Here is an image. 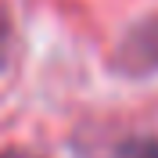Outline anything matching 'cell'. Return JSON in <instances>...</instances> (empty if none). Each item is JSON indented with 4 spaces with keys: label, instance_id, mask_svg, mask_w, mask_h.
Masks as SVG:
<instances>
[{
    "label": "cell",
    "instance_id": "4",
    "mask_svg": "<svg viewBox=\"0 0 158 158\" xmlns=\"http://www.w3.org/2000/svg\"><path fill=\"white\" fill-rule=\"evenodd\" d=\"M0 158H32V155H25V151H7V155H0Z\"/></svg>",
    "mask_w": 158,
    "mask_h": 158
},
{
    "label": "cell",
    "instance_id": "2",
    "mask_svg": "<svg viewBox=\"0 0 158 158\" xmlns=\"http://www.w3.org/2000/svg\"><path fill=\"white\" fill-rule=\"evenodd\" d=\"M118 158H158V140H133L118 151Z\"/></svg>",
    "mask_w": 158,
    "mask_h": 158
},
{
    "label": "cell",
    "instance_id": "1",
    "mask_svg": "<svg viewBox=\"0 0 158 158\" xmlns=\"http://www.w3.org/2000/svg\"><path fill=\"white\" fill-rule=\"evenodd\" d=\"M118 65L133 72H158V18H148L126 36L118 50Z\"/></svg>",
    "mask_w": 158,
    "mask_h": 158
},
{
    "label": "cell",
    "instance_id": "3",
    "mask_svg": "<svg viewBox=\"0 0 158 158\" xmlns=\"http://www.w3.org/2000/svg\"><path fill=\"white\" fill-rule=\"evenodd\" d=\"M7 54H11V18H7V11L0 7V69H4Z\"/></svg>",
    "mask_w": 158,
    "mask_h": 158
}]
</instances>
